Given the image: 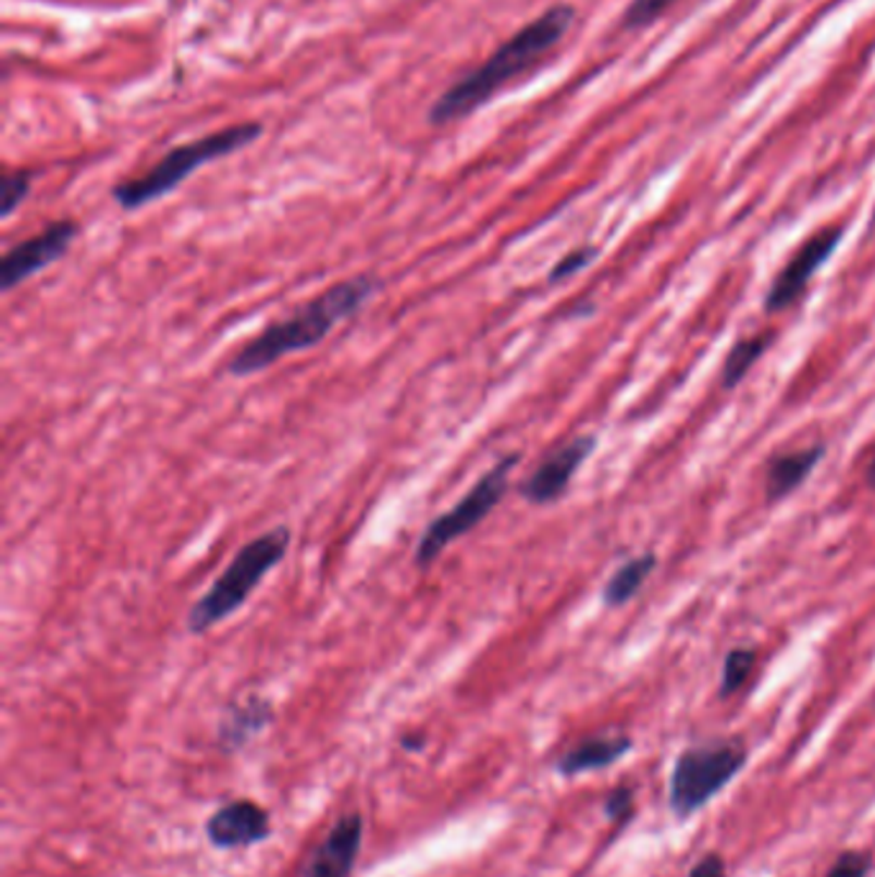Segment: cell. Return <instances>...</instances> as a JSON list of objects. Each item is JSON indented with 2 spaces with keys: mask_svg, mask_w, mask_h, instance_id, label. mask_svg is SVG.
<instances>
[{
  "mask_svg": "<svg viewBox=\"0 0 875 877\" xmlns=\"http://www.w3.org/2000/svg\"><path fill=\"white\" fill-rule=\"evenodd\" d=\"M593 449H596V436L593 434L572 436L570 442L552 449L550 455L534 467V472L521 483L519 493L523 495V501L532 503V506H550V503H557L570 487L576 472L586 465V459L593 455Z\"/></svg>",
  "mask_w": 875,
  "mask_h": 877,
  "instance_id": "9c48e42d",
  "label": "cell"
},
{
  "mask_svg": "<svg viewBox=\"0 0 875 877\" xmlns=\"http://www.w3.org/2000/svg\"><path fill=\"white\" fill-rule=\"evenodd\" d=\"M678 0H632L629 9L624 11L621 24L629 32H637V28H648L655 24V21L663 16L670 5H676Z\"/></svg>",
  "mask_w": 875,
  "mask_h": 877,
  "instance_id": "ffe728a7",
  "label": "cell"
},
{
  "mask_svg": "<svg viewBox=\"0 0 875 877\" xmlns=\"http://www.w3.org/2000/svg\"><path fill=\"white\" fill-rule=\"evenodd\" d=\"M262 132L264 128L257 121H244V124L219 128V132L181 144V147L170 149L160 162L152 164L145 175L113 185L111 198L124 211H139V208L155 203V200L170 196L172 190L181 188L185 180L204 168V164L217 162L221 157H229L249 147V144H255Z\"/></svg>",
  "mask_w": 875,
  "mask_h": 877,
  "instance_id": "3957f363",
  "label": "cell"
},
{
  "mask_svg": "<svg viewBox=\"0 0 875 877\" xmlns=\"http://www.w3.org/2000/svg\"><path fill=\"white\" fill-rule=\"evenodd\" d=\"M686 877H727V862H724L722 854L708 852L688 869Z\"/></svg>",
  "mask_w": 875,
  "mask_h": 877,
  "instance_id": "603a6c76",
  "label": "cell"
},
{
  "mask_svg": "<svg viewBox=\"0 0 875 877\" xmlns=\"http://www.w3.org/2000/svg\"><path fill=\"white\" fill-rule=\"evenodd\" d=\"M757 652L748 650V646H737L724 657L722 665V680H719V699H729V695L740 693L744 682L750 680L752 670H755Z\"/></svg>",
  "mask_w": 875,
  "mask_h": 877,
  "instance_id": "e0dca14e",
  "label": "cell"
},
{
  "mask_svg": "<svg viewBox=\"0 0 875 877\" xmlns=\"http://www.w3.org/2000/svg\"><path fill=\"white\" fill-rule=\"evenodd\" d=\"M270 714L272 711L268 701L249 699L244 706L232 708V714L224 721V729H221V737H224L226 744H242L244 739L257 734L270 721Z\"/></svg>",
  "mask_w": 875,
  "mask_h": 877,
  "instance_id": "2e32d148",
  "label": "cell"
},
{
  "mask_svg": "<svg viewBox=\"0 0 875 877\" xmlns=\"http://www.w3.org/2000/svg\"><path fill=\"white\" fill-rule=\"evenodd\" d=\"M34 183V172L28 170H9L0 177V215L3 219H11L16 213V208L24 203L32 193Z\"/></svg>",
  "mask_w": 875,
  "mask_h": 877,
  "instance_id": "ac0fdd59",
  "label": "cell"
},
{
  "mask_svg": "<svg viewBox=\"0 0 875 877\" xmlns=\"http://www.w3.org/2000/svg\"><path fill=\"white\" fill-rule=\"evenodd\" d=\"M657 567V555L655 552H644L640 557L627 559L619 570H616L612 578L606 580L604 588V603L608 608H619L624 603H629L637 593L642 591L644 580L655 572Z\"/></svg>",
  "mask_w": 875,
  "mask_h": 877,
  "instance_id": "5bb4252c",
  "label": "cell"
},
{
  "mask_svg": "<svg viewBox=\"0 0 875 877\" xmlns=\"http://www.w3.org/2000/svg\"><path fill=\"white\" fill-rule=\"evenodd\" d=\"M572 24H576V9L568 3H557L540 13L534 21L508 36L480 67L452 83L427 111L429 124L449 126L478 113L480 108L491 103L498 90H504L516 77L527 75L537 62H542V57H547L565 39Z\"/></svg>",
  "mask_w": 875,
  "mask_h": 877,
  "instance_id": "6da1fadb",
  "label": "cell"
},
{
  "mask_svg": "<svg viewBox=\"0 0 875 877\" xmlns=\"http://www.w3.org/2000/svg\"><path fill=\"white\" fill-rule=\"evenodd\" d=\"M873 703H875V699H873Z\"/></svg>",
  "mask_w": 875,
  "mask_h": 877,
  "instance_id": "d4e9b609",
  "label": "cell"
},
{
  "mask_svg": "<svg viewBox=\"0 0 875 877\" xmlns=\"http://www.w3.org/2000/svg\"><path fill=\"white\" fill-rule=\"evenodd\" d=\"M291 549V529L275 527L247 542L226 565V570L213 580V585L193 603L185 618L190 634H206L224 618L234 616L244 603L252 598L260 582L283 563Z\"/></svg>",
  "mask_w": 875,
  "mask_h": 877,
  "instance_id": "277c9868",
  "label": "cell"
},
{
  "mask_svg": "<svg viewBox=\"0 0 875 877\" xmlns=\"http://www.w3.org/2000/svg\"><path fill=\"white\" fill-rule=\"evenodd\" d=\"M378 287L380 280L375 275H357L326 287L313 300L244 342L226 362V372L232 378H249L272 368L283 357L317 347L342 321L353 319L375 296Z\"/></svg>",
  "mask_w": 875,
  "mask_h": 877,
  "instance_id": "7a4b0ae2",
  "label": "cell"
},
{
  "mask_svg": "<svg viewBox=\"0 0 875 877\" xmlns=\"http://www.w3.org/2000/svg\"><path fill=\"white\" fill-rule=\"evenodd\" d=\"M519 459H521L519 452H512V455L501 457L491 470L480 474L478 483L463 495L457 506L444 510L442 516H436V519L421 531L419 544H416L414 552V563L419 565L421 570L432 567L449 544H455L460 536L470 534L472 529L480 527V521H483L493 508H498L501 498H504L508 491V474H512L514 467L519 465Z\"/></svg>",
  "mask_w": 875,
  "mask_h": 877,
  "instance_id": "8992f818",
  "label": "cell"
},
{
  "mask_svg": "<svg viewBox=\"0 0 875 877\" xmlns=\"http://www.w3.org/2000/svg\"><path fill=\"white\" fill-rule=\"evenodd\" d=\"M604 814L614 824H629L637 814V790L632 782H619L604 795Z\"/></svg>",
  "mask_w": 875,
  "mask_h": 877,
  "instance_id": "d6986e66",
  "label": "cell"
},
{
  "mask_svg": "<svg viewBox=\"0 0 875 877\" xmlns=\"http://www.w3.org/2000/svg\"><path fill=\"white\" fill-rule=\"evenodd\" d=\"M634 750V739L629 734H599L578 742L557 759V773L563 778H576L583 773H599L627 757Z\"/></svg>",
  "mask_w": 875,
  "mask_h": 877,
  "instance_id": "7c38bea8",
  "label": "cell"
},
{
  "mask_svg": "<svg viewBox=\"0 0 875 877\" xmlns=\"http://www.w3.org/2000/svg\"><path fill=\"white\" fill-rule=\"evenodd\" d=\"M362 844V818L344 816L313 852L304 877H349Z\"/></svg>",
  "mask_w": 875,
  "mask_h": 877,
  "instance_id": "8fae6325",
  "label": "cell"
},
{
  "mask_svg": "<svg viewBox=\"0 0 875 877\" xmlns=\"http://www.w3.org/2000/svg\"><path fill=\"white\" fill-rule=\"evenodd\" d=\"M824 452L827 447L824 444H812V447H801L791 452H780V455H773L767 459L765 467V498L771 503H776L780 498H786L788 493L799 491L803 485V480L814 472V467L822 462Z\"/></svg>",
  "mask_w": 875,
  "mask_h": 877,
  "instance_id": "4fadbf2b",
  "label": "cell"
},
{
  "mask_svg": "<svg viewBox=\"0 0 875 877\" xmlns=\"http://www.w3.org/2000/svg\"><path fill=\"white\" fill-rule=\"evenodd\" d=\"M596 255H599V251L593 249V247H580V249L568 251V255H565L563 260H559V262L555 264V268L550 270V277H547V280H550L552 285H557V283H563V280L578 275L580 270H586L588 264L596 260Z\"/></svg>",
  "mask_w": 875,
  "mask_h": 877,
  "instance_id": "44dd1931",
  "label": "cell"
},
{
  "mask_svg": "<svg viewBox=\"0 0 875 877\" xmlns=\"http://www.w3.org/2000/svg\"><path fill=\"white\" fill-rule=\"evenodd\" d=\"M750 762V750L740 737H716L688 744L678 752L668 778V806L676 818H691L704 811Z\"/></svg>",
  "mask_w": 875,
  "mask_h": 877,
  "instance_id": "5b68a950",
  "label": "cell"
},
{
  "mask_svg": "<svg viewBox=\"0 0 875 877\" xmlns=\"http://www.w3.org/2000/svg\"><path fill=\"white\" fill-rule=\"evenodd\" d=\"M77 234H81V226L75 221L62 219L49 224L45 232L32 236V239L11 247L3 255V262H0V291L11 293L16 285L26 283L28 277L62 260L73 247Z\"/></svg>",
  "mask_w": 875,
  "mask_h": 877,
  "instance_id": "ba28073f",
  "label": "cell"
},
{
  "mask_svg": "<svg viewBox=\"0 0 875 877\" xmlns=\"http://www.w3.org/2000/svg\"><path fill=\"white\" fill-rule=\"evenodd\" d=\"M865 483L871 485L873 491H875V449H873L871 459H867V467H865Z\"/></svg>",
  "mask_w": 875,
  "mask_h": 877,
  "instance_id": "cb8c5ba5",
  "label": "cell"
},
{
  "mask_svg": "<svg viewBox=\"0 0 875 877\" xmlns=\"http://www.w3.org/2000/svg\"><path fill=\"white\" fill-rule=\"evenodd\" d=\"M776 342V334L773 332H760L755 336H742L740 342H735V347L727 351L722 365V387H737L748 378V372L760 362V357L765 355V349Z\"/></svg>",
  "mask_w": 875,
  "mask_h": 877,
  "instance_id": "9a60e30c",
  "label": "cell"
},
{
  "mask_svg": "<svg viewBox=\"0 0 875 877\" xmlns=\"http://www.w3.org/2000/svg\"><path fill=\"white\" fill-rule=\"evenodd\" d=\"M208 839L213 847L232 850V847H247L262 842L270 833V818L257 803L234 801L219 808L206 826Z\"/></svg>",
  "mask_w": 875,
  "mask_h": 877,
  "instance_id": "30bf717a",
  "label": "cell"
},
{
  "mask_svg": "<svg viewBox=\"0 0 875 877\" xmlns=\"http://www.w3.org/2000/svg\"><path fill=\"white\" fill-rule=\"evenodd\" d=\"M845 236V226H824L814 232L799 249L788 257V262L778 270L773 285L765 293V313H780L791 308L806 293L812 277L819 272L829 257L835 255Z\"/></svg>",
  "mask_w": 875,
  "mask_h": 877,
  "instance_id": "52a82bcc",
  "label": "cell"
},
{
  "mask_svg": "<svg viewBox=\"0 0 875 877\" xmlns=\"http://www.w3.org/2000/svg\"><path fill=\"white\" fill-rule=\"evenodd\" d=\"M873 869V857L863 850H848L835 860L824 877H867Z\"/></svg>",
  "mask_w": 875,
  "mask_h": 877,
  "instance_id": "7402d4cb",
  "label": "cell"
}]
</instances>
